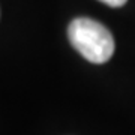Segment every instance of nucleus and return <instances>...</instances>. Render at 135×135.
<instances>
[{
    "instance_id": "nucleus-1",
    "label": "nucleus",
    "mask_w": 135,
    "mask_h": 135,
    "mask_svg": "<svg viewBox=\"0 0 135 135\" xmlns=\"http://www.w3.org/2000/svg\"><path fill=\"white\" fill-rule=\"evenodd\" d=\"M72 47L92 63H105L114 54L113 35L104 24L92 18H75L68 27Z\"/></svg>"
},
{
    "instance_id": "nucleus-2",
    "label": "nucleus",
    "mask_w": 135,
    "mask_h": 135,
    "mask_svg": "<svg viewBox=\"0 0 135 135\" xmlns=\"http://www.w3.org/2000/svg\"><path fill=\"white\" fill-rule=\"evenodd\" d=\"M99 2H102V3H105V5L111 6V8H120V6L125 5L128 0H99Z\"/></svg>"
}]
</instances>
